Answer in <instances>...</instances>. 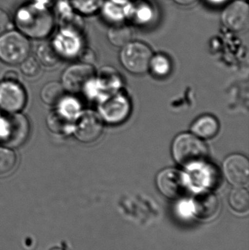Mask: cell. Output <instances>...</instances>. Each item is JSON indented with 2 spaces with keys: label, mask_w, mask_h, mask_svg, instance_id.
<instances>
[{
  "label": "cell",
  "mask_w": 249,
  "mask_h": 250,
  "mask_svg": "<svg viewBox=\"0 0 249 250\" xmlns=\"http://www.w3.org/2000/svg\"><path fill=\"white\" fill-rule=\"evenodd\" d=\"M12 21L15 29L37 41L51 36L57 24L52 7L32 0L16 9Z\"/></svg>",
  "instance_id": "obj_1"
},
{
  "label": "cell",
  "mask_w": 249,
  "mask_h": 250,
  "mask_svg": "<svg viewBox=\"0 0 249 250\" xmlns=\"http://www.w3.org/2000/svg\"><path fill=\"white\" fill-rule=\"evenodd\" d=\"M50 42L61 61L80 59L86 48L83 28L64 25L56 28Z\"/></svg>",
  "instance_id": "obj_2"
},
{
  "label": "cell",
  "mask_w": 249,
  "mask_h": 250,
  "mask_svg": "<svg viewBox=\"0 0 249 250\" xmlns=\"http://www.w3.org/2000/svg\"><path fill=\"white\" fill-rule=\"evenodd\" d=\"M171 151L175 163L184 169L206 161L209 156L206 143L191 132L177 135L172 141Z\"/></svg>",
  "instance_id": "obj_3"
},
{
  "label": "cell",
  "mask_w": 249,
  "mask_h": 250,
  "mask_svg": "<svg viewBox=\"0 0 249 250\" xmlns=\"http://www.w3.org/2000/svg\"><path fill=\"white\" fill-rule=\"evenodd\" d=\"M32 126L23 113L7 114L0 111V145L9 148H20L27 142Z\"/></svg>",
  "instance_id": "obj_4"
},
{
  "label": "cell",
  "mask_w": 249,
  "mask_h": 250,
  "mask_svg": "<svg viewBox=\"0 0 249 250\" xmlns=\"http://www.w3.org/2000/svg\"><path fill=\"white\" fill-rule=\"evenodd\" d=\"M30 39L16 29L0 35V61L7 65H19L30 56Z\"/></svg>",
  "instance_id": "obj_5"
},
{
  "label": "cell",
  "mask_w": 249,
  "mask_h": 250,
  "mask_svg": "<svg viewBox=\"0 0 249 250\" xmlns=\"http://www.w3.org/2000/svg\"><path fill=\"white\" fill-rule=\"evenodd\" d=\"M131 111L130 100L121 90L105 95L98 101L97 113L107 124H121L130 117Z\"/></svg>",
  "instance_id": "obj_6"
},
{
  "label": "cell",
  "mask_w": 249,
  "mask_h": 250,
  "mask_svg": "<svg viewBox=\"0 0 249 250\" xmlns=\"http://www.w3.org/2000/svg\"><path fill=\"white\" fill-rule=\"evenodd\" d=\"M121 48L120 62L127 71L134 75H143L149 71L153 54L147 44L132 41Z\"/></svg>",
  "instance_id": "obj_7"
},
{
  "label": "cell",
  "mask_w": 249,
  "mask_h": 250,
  "mask_svg": "<svg viewBox=\"0 0 249 250\" xmlns=\"http://www.w3.org/2000/svg\"><path fill=\"white\" fill-rule=\"evenodd\" d=\"M96 75V69L92 64L77 62L64 69L60 82L67 93L77 95L83 94Z\"/></svg>",
  "instance_id": "obj_8"
},
{
  "label": "cell",
  "mask_w": 249,
  "mask_h": 250,
  "mask_svg": "<svg viewBox=\"0 0 249 250\" xmlns=\"http://www.w3.org/2000/svg\"><path fill=\"white\" fill-rule=\"evenodd\" d=\"M104 125L105 123L97 112L83 110L74 122L72 135L79 142L92 144L102 136Z\"/></svg>",
  "instance_id": "obj_9"
},
{
  "label": "cell",
  "mask_w": 249,
  "mask_h": 250,
  "mask_svg": "<svg viewBox=\"0 0 249 250\" xmlns=\"http://www.w3.org/2000/svg\"><path fill=\"white\" fill-rule=\"evenodd\" d=\"M28 103L26 89L20 81L0 82V111L7 114L23 112Z\"/></svg>",
  "instance_id": "obj_10"
},
{
  "label": "cell",
  "mask_w": 249,
  "mask_h": 250,
  "mask_svg": "<svg viewBox=\"0 0 249 250\" xmlns=\"http://www.w3.org/2000/svg\"><path fill=\"white\" fill-rule=\"evenodd\" d=\"M156 185L159 192L169 199L181 198L190 188L185 171L174 167L161 170L156 176Z\"/></svg>",
  "instance_id": "obj_11"
},
{
  "label": "cell",
  "mask_w": 249,
  "mask_h": 250,
  "mask_svg": "<svg viewBox=\"0 0 249 250\" xmlns=\"http://www.w3.org/2000/svg\"><path fill=\"white\" fill-rule=\"evenodd\" d=\"M222 25L232 32L245 30L249 23V5L247 0H233L227 3L220 16Z\"/></svg>",
  "instance_id": "obj_12"
},
{
  "label": "cell",
  "mask_w": 249,
  "mask_h": 250,
  "mask_svg": "<svg viewBox=\"0 0 249 250\" xmlns=\"http://www.w3.org/2000/svg\"><path fill=\"white\" fill-rule=\"evenodd\" d=\"M227 181L235 188H245L249 182V162L246 156L233 154L228 156L222 164Z\"/></svg>",
  "instance_id": "obj_13"
},
{
  "label": "cell",
  "mask_w": 249,
  "mask_h": 250,
  "mask_svg": "<svg viewBox=\"0 0 249 250\" xmlns=\"http://www.w3.org/2000/svg\"><path fill=\"white\" fill-rule=\"evenodd\" d=\"M188 178L190 188L208 191L207 189L214 187L217 182L218 171L215 166L206 161L197 163L184 169Z\"/></svg>",
  "instance_id": "obj_14"
},
{
  "label": "cell",
  "mask_w": 249,
  "mask_h": 250,
  "mask_svg": "<svg viewBox=\"0 0 249 250\" xmlns=\"http://www.w3.org/2000/svg\"><path fill=\"white\" fill-rule=\"evenodd\" d=\"M156 17V7L149 0H132L129 4L127 20L136 26H150Z\"/></svg>",
  "instance_id": "obj_15"
},
{
  "label": "cell",
  "mask_w": 249,
  "mask_h": 250,
  "mask_svg": "<svg viewBox=\"0 0 249 250\" xmlns=\"http://www.w3.org/2000/svg\"><path fill=\"white\" fill-rule=\"evenodd\" d=\"M192 210L199 220H211L219 212V199L209 191L199 192L192 201Z\"/></svg>",
  "instance_id": "obj_16"
},
{
  "label": "cell",
  "mask_w": 249,
  "mask_h": 250,
  "mask_svg": "<svg viewBox=\"0 0 249 250\" xmlns=\"http://www.w3.org/2000/svg\"><path fill=\"white\" fill-rule=\"evenodd\" d=\"M96 82L102 98L119 91L122 86L121 75L114 67L105 66L96 71Z\"/></svg>",
  "instance_id": "obj_17"
},
{
  "label": "cell",
  "mask_w": 249,
  "mask_h": 250,
  "mask_svg": "<svg viewBox=\"0 0 249 250\" xmlns=\"http://www.w3.org/2000/svg\"><path fill=\"white\" fill-rule=\"evenodd\" d=\"M130 1L105 0L99 13L103 19L112 24L125 23L128 15Z\"/></svg>",
  "instance_id": "obj_18"
},
{
  "label": "cell",
  "mask_w": 249,
  "mask_h": 250,
  "mask_svg": "<svg viewBox=\"0 0 249 250\" xmlns=\"http://www.w3.org/2000/svg\"><path fill=\"white\" fill-rule=\"evenodd\" d=\"M219 129L220 124L217 119L209 114L199 117L191 126L192 133L203 141L215 138L219 133Z\"/></svg>",
  "instance_id": "obj_19"
},
{
  "label": "cell",
  "mask_w": 249,
  "mask_h": 250,
  "mask_svg": "<svg viewBox=\"0 0 249 250\" xmlns=\"http://www.w3.org/2000/svg\"><path fill=\"white\" fill-rule=\"evenodd\" d=\"M61 115L74 123L83 111L82 104L77 95L67 93L54 107Z\"/></svg>",
  "instance_id": "obj_20"
},
{
  "label": "cell",
  "mask_w": 249,
  "mask_h": 250,
  "mask_svg": "<svg viewBox=\"0 0 249 250\" xmlns=\"http://www.w3.org/2000/svg\"><path fill=\"white\" fill-rule=\"evenodd\" d=\"M45 123L48 130L57 136H69L72 135L74 123L63 117L55 109L48 114Z\"/></svg>",
  "instance_id": "obj_21"
},
{
  "label": "cell",
  "mask_w": 249,
  "mask_h": 250,
  "mask_svg": "<svg viewBox=\"0 0 249 250\" xmlns=\"http://www.w3.org/2000/svg\"><path fill=\"white\" fill-rule=\"evenodd\" d=\"M107 37L111 45L122 48L133 41V30L131 26L126 22L112 24L108 29Z\"/></svg>",
  "instance_id": "obj_22"
},
{
  "label": "cell",
  "mask_w": 249,
  "mask_h": 250,
  "mask_svg": "<svg viewBox=\"0 0 249 250\" xmlns=\"http://www.w3.org/2000/svg\"><path fill=\"white\" fill-rule=\"evenodd\" d=\"M66 94L61 82L52 81L47 82L41 88L39 98L45 105L55 107Z\"/></svg>",
  "instance_id": "obj_23"
},
{
  "label": "cell",
  "mask_w": 249,
  "mask_h": 250,
  "mask_svg": "<svg viewBox=\"0 0 249 250\" xmlns=\"http://www.w3.org/2000/svg\"><path fill=\"white\" fill-rule=\"evenodd\" d=\"M230 207L237 214H247L249 211V194L244 188H235L228 198Z\"/></svg>",
  "instance_id": "obj_24"
},
{
  "label": "cell",
  "mask_w": 249,
  "mask_h": 250,
  "mask_svg": "<svg viewBox=\"0 0 249 250\" xmlns=\"http://www.w3.org/2000/svg\"><path fill=\"white\" fill-rule=\"evenodd\" d=\"M172 63L168 56L164 54H153L149 64L150 70L156 78H165L171 73Z\"/></svg>",
  "instance_id": "obj_25"
},
{
  "label": "cell",
  "mask_w": 249,
  "mask_h": 250,
  "mask_svg": "<svg viewBox=\"0 0 249 250\" xmlns=\"http://www.w3.org/2000/svg\"><path fill=\"white\" fill-rule=\"evenodd\" d=\"M36 59L39 64L47 67H54L61 61L50 42H41L37 47Z\"/></svg>",
  "instance_id": "obj_26"
},
{
  "label": "cell",
  "mask_w": 249,
  "mask_h": 250,
  "mask_svg": "<svg viewBox=\"0 0 249 250\" xmlns=\"http://www.w3.org/2000/svg\"><path fill=\"white\" fill-rule=\"evenodd\" d=\"M75 11L81 17L99 13L105 0H70Z\"/></svg>",
  "instance_id": "obj_27"
},
{
  "label": "cell",
  "mask_w": 249,
  "mask_h": 250,
  "mask_svg": "<svg viewBox=\"0 0 249 250\" xmlns=\"http://www.w3.org/2000/svg\"><path fill=\"white\" fill-rule=\"evenodd\" d=\"M18 155L15 149L0 146V176L8 174L16 168Z\"/></svg>",
  "instance_id": "obj_28"
},
{
  "label": "cell",
  "mask_w": 249,
  "mask_h": 250,
  "mask_svg": "<svg viewBox=\"0 0 249 250\" xmlns=\"http://www.w3.org/2000/svg\"><path fill=\"white\" fill-rule=\"evenodd\" d=\"M19 65H20V70L22 74L27 78L38 77L41 72V64L37 60L36 57L29 56Z\"/></svg>",
  "instance_id": "obj_29"
},
{
  "label": "cell",
  "mask_w": 249,
  "mask_h": 250,
  "mask_svg": "<svg viewBox=\"0 0 249 250\" xmlns=\"http://www.w3.org/2000/svg\"><path fill=\"white\" fill-rule=\"evenodd\" d=\"M12 17L4 9L0 8V35L13 27Z\"/></svg>",
  "instance_id": "obj_30"
},
{
  "label": "cell",
  "mask_w": 249,
  "mask_h": 250,
  "mask_svg": "<svg viewBox=\"0 0 249 250\" xmlns=\"http://www.w3.org/2000/svg\"><path fill=\"white\" fill-rule=\"evenodd\" d=\"M3 79L10 81H19V75L16 70H7L4 73Z\"/></svg>",
  "instance_id": "obj_31"
},
{
  "label": "cell",
  "mask_w": 249,
  "mask_h": 250,
  "mask_svg": "<svg viewBox=\"0 0 249 250\" xmlns=\"http://www.w3.org/2000/svg\"><path fill=\"white\" fill-rule=\"evenodd\" d=\"M172 1L181 7H189L195 4L198 0H172Z\"/></svg>",
  "instance_id": "obj_32"
},
{
  "label": "cell",
  "mask_w": 249,
  "mask_h": 250,
  "mask_svg": "<svg viewBox=\"0 0 249 250\" xmlns=\"http://www.w3.org/2000/svg\"><path fill=\"white\" fill-rule=\"evenodd\" d=\"M208 4L212 7H220L228 2V0H205Z\"/></svg>",
  "instance_id": "obj_33"
},
{
  "label": "cell",
  "mask_w": 249,
  "mask_h": 250,
  "mask_svg": "<svg viewBox=\"0 0 249 250\" xmlns=\"http://www.w3.org/2000/svg\"><path fill=\"white\" fill-rule=\"evenodd\" d=\"M32 1H36V2L40 3V4L52 7L53 4H54L56 0H32Z\"/></svg>",
  "instance_id": "obj_34"
},
{
  "label": "cell",
  "mask_w": 249,
  "mask_h": 250,
  "mask_svg": "<svg viewBox=\"0 0 249 250\" xmlns=\"http://www.w3.org/2000/svg\"><path fill=\"white\" fill-rule=\"evenodd\" d=\"M50 250H64V249H62V248H51Z\"/></svg>",
  "instance_id": "obj_35"
},
{
  "label": "cell",
  "mask_w": 249,
  "mask_h": 250,
  "mask_svg": "<svg viewBox=\"0 0 249 250\" xmlns=\"http://www.w3.org/2000/svg\"><path fill=\"white\" fill-rule=\"evenodd\" d=\"M119 1H132V0H119Z\"/></svg>",
  "instance_id": "obj_36"
},
{
  "label": "cell",
  "mask_w": 249,
  "mask_h": 250,
  "mask_svg": "<svg viewBox=\"0 0 249 250\" xmlns=\"http://www.w3.org/2000/svg\"><path fill=\"white\" fill-rule=\"evenodd\" d=\"M247 1H248V0H247Z\"/></svg>",
  "instance_id": "obj_37"
}]
</instances>
